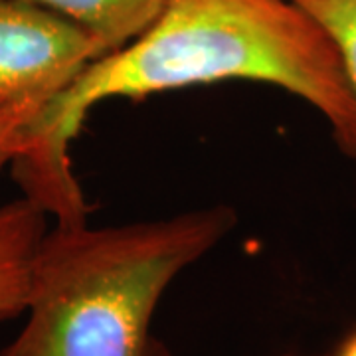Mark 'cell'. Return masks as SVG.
Listing matches in <instances>:
<instances>
[{
	"label": "cell",
	"instance_id": "cell-2",
	"mask_svg": "<svg viewBox=\"0 0 356 356\" xmlns=\"http://www.w3.org/2000/svg\"><path fill=\"white\" fill-rule=\"evenodd\" d=\"M234 226L229 206L105 228L56 224L32 259L24 329L0 356H170L153 334L159 301Z\"/></svg>",
	"mask_w": 356,
	"mask_h": 356
},
{
	"label": "cell",
	"instance_id": "cell-5",
	"mask_svg": "<svg viewBox=\"0 0 356 356\" xmlns=\"http://www.w3.org/2000/svg\"><path fill=\"white\" fill-rule=\"evenodd\" d=\"M62 14L102 40L107 54L127 46L161 14L166 0H28Z\"/></svg>",
	"mask_w": 356,
	"mask_h": 356
},
{
	"label": "cell",
	"instance_id": "cell-4",
	"mask_svg": "<svg viewBox=\"0 0 356 356\" xmlns=\"http://www.w3.org/2000/svg\"><path fill=\"white\" fill-rule=\"evenodd\" d=\"M46 216L48 212L26 196L0 206V321L26 311L32 259L48 232Z\"/></svg>",
	"mask_w": 356,
	"mask_h": 356
},
{
	"label": "cell",
	"instance_id": "cell-8",
	"mask_svg": "<svg viewBox=\"0 0 356 356\" xmlns=\"http://www.w3.org/2000/svg\"><path fill=\"white\" fill-rule=\"evenodd\" d=\"M332 356H356V329L339 344V348L334 350Z\"/></svg>",
	"mask_w": 356,
	"mask_h": 356
},
{
	"label": "cell",
	"instance_id": "cell-1",
	"mask_svg": "<svg viewBox=\"0 0 356 356\" xmlns=\"http://www.w3.org/2000/svg\"><path fill=\"white\" fill-rule=\"evenodd\" d=\"M250 79L309 103L339 151L356 161V93L337 44L293 0H166L127 46L86 65L30 125V143L13 163L26 198L56 224L88 222L70 145L88 113L109 99H145L172 89Z\"/></svg>",
	"mask_w": 356,
	"mask_h": 356
},
{
	"label": "cell",
	"instance_id": "cell-3",
	"mask_svg": "<svg viewBox=\"0 0 356 356\" xmlns=\"http://www.w3.org/2000/svg\"><path fill=\"white\" fill-rule=\"evenodd\" d=\"M107 50L86 28L28 0H0V109L46 107Z\"/></svg>",
	"mask_w": 356,
	"mask_h": 356
},
{
	"label": "cell",
	"instance_id": "cell-6",
	"mask_svg": "<svg viewBox=\"0 0 356 356\" xmlns=\"http://www.w3.org/2000/svg\"><path fill=\"white\" fill-rule=\"evenodd\" d=\"M313 16L337 44L356 93V0H293Z\"/></svg>",
	"mask_w": 356,
	"mask_h": 356
},
{
	"label": "cell",
	"instance_id": "cell-7",
	"mask_svg": "<svg viewBox=\"0 0 356 356\" xmlns=\"http://www.w3.org/2000/svg\"><path fill=\"white\" fill-rule=\"evenodd\" d=\"M42 111L44 107L36 105L0 109V170L24 154L30 143V125Z\"/></svg>",
	"mask_w": 356,
	"mask_h": 356
}]
</instances>
